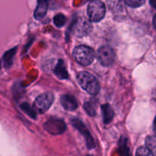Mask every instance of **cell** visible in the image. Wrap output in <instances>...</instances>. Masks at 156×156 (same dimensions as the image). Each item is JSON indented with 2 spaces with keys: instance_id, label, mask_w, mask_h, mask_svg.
<instances>
[{
  "instance_id": "cell-17",
  "label": "cell",
  "mask_w": 156,
  "mask_h": 156,
  "mask_svg": "<svg viewBox=\"0 0 156 156\" xmlns=\"http://www.w3.org/2000/svg\"><path fill=\"white\" fill-rule=\"evenodd\" d=\"M20 107H21V110H23V111H24V113H26L27 115L30 116L31 118L33 119L36 118V113H35V111H34L33 108H30V106L28 105V104L24 102V103L21 104Z\"/></svg>"
},
{
  "instance_id": "cell-13",
  "label": "cell",
  "mask_w": 156,
  "mask_h": 156,
  "mask_svg": "<svg viewBox=\"0 0 156 156\" xmlns=\"http://www.w3.org/2000/svg\"><path fill=\"white\" fill-rule=\"evenodd\" d=\"M16 51L17 47H14V48L8 50L3 55V63H4V66L5 68L8 69L12 66V62H13V58L16 53Z\"/></svg>"
},
{
  "instance_id": "cell-7",
  "label": "cell",
  "mask_w": 156,
  "mask_h": 156,
  "mask_svg": "<svg viewBox=\"0 0 156 156\" xmlns=\"http://www.w3.org/2000/svg\"><path fill=\"white\" fill-rule=\"evenodd\" d=\"M73 26L75 32L78 37H84L89 34L92 30V25L91 22L85 18H78L76 21H73Z\"/></svg>"
},
{
  "instance_id": "cell-19",
  "label": "cell",
  "mask_w": 156,
  "mask_h": 156,
  "mask_svg": "<svg viewBox=\"0 0 156 156\" xmlns=\"http://www.w3.org/2000/svg\"><path fill=\"white\" fill-rule=\"evenodd\" d=\"M128 6L132 8H139L145 4L146 0H124Z\"/></svg>"
},
{
  "instance_id": "cell-4",
  "label": "cell",
  "mask_w": 156,
  "mask_h": 156,
  "mask_svg": "<svg viewBox=\"0 0 156 156\" xmlns=\"http://www.w3.org/2000/svg\"><path fill=\"white\" fill-rule=\"evenodd\" d=\"M54 101V95L52 92H46L41 94L34 102L32 108L36 114H43L47 112Z\"/></svg>"
},
{
  "instance_id": "cell-16",
  "label": "cell",
  "mask_w": 156,
  "mask_h": 156,
  "mask_svg": "<svg viewBox=\"0 0 156 156\" xmlns=\"http://www.w3.org/2000/svg\"><path fill=\"white\" fill-rule=\"evenodd\" d=\"M66 21V18L65 15L62 13H59L56 15L53 18V22L54 24L57 27H62L65 25Z\"/></svg>"
},
{
  "instance_id": "cell-10",
  "label": "cell",
  "mask_w": 156,
  "mask_h": 156,
  "mask_svg": "<svg viewBox=\"0 0 156 156\" xmlns=\"http://www.w3.org/2000/svg\"><path fill=\"white\" fill-rule=\"evenodd\" d=\"M48 10V1L47 0H37V5L34 13V16L37 20H41L44 18Z\"/></svg>"
},
{
  "instance_id": "cell-12",
  "label": "cell",
  "mask_w": 156,
  "mask_h": 156,
  "mask_svg": "<svg viewBox=\"0 0 156 156\" xmlns=\"http://www.w3.org/2000/svg\"><path fill=\"white\" fill-rule=\"evenodd\" d=\"M101 111L103 113V120L105 124H109L112 121L114 117V112L109 104H105L101 106Z\"/></svg>"
},
{
  "instance_id": "cell-8",
  "label": "cell",
  "mask_w": 156,
  "mask_h": 156,
  "mask_svg": "<svg viewBox=\"0 0 156 156\" xmlns=\"http://www.w3.org/2000/svg\"><path fill=\"white\" fill-rule=\"evenodd\" d=\"M71 123L72 124H73V126H74L76 129H78V130L84 136V137H85V141H86L88 149H91L94 148V140H93L92 136H91V135L90 134L89 131L87 129L85 125L84 124L82 121H80L79 119H73V120H72Z\"/></svg>"
},
{
  "instance_id": "cell-2",
  "label": "cell",
  "mask_w": 156,
  "mask_h": 156,
  "mask_svg": "<svg viewBox=\"0 0 156 156\" xmlns=\"http://www.w3.org/2000/svg\"><path fill=\"white\" fill-rule=\"evenodd\" d=\"M73 58L75 60L82 66H88L94 61L95 58V53L93 49L85 45H80L76 47L73 50Z\"/></svg>"
},
{
  "instance_id": "cell-18",
  "label": "cell",
  "mask_w": 156,
  "mask_h": 156,
  "mask_svg": "<svg viewBox=\"0 0 156 156\" xmlns=\"http://www.w3.org/2000/svg\"><path fill=\"white\" fill-rule=\"evenodd\" d=\"M146 147L150 150V152L155 155V139L153 136H148L146 140Z\"/></svg>"
},
{
  "instance_id": "cell-11",
  "label": "cell",
  "mask_w": 156,
  "mask_h": 156,
  "mask_svg": "<svg viewBox=\"0 0 156 156\" xmlns=\"http://www.w3.org/2000/svg\"><path fill=\"white\" fill-rule=\"evenodd\" d=\"M54 74L59 79H66L69 78V73L67 72L65 62L62 59L58 60L57 64L54 68Z\"/></svg>"
},
{
  "instance_id": "cell-15",
  "label": "cell",
  "mask_w": 156,
  "mask_h": 156,
  "mask_svg": "<svg viewBox=\"0 0 156 156\" xmlns=\"http://www.w3.org/2000/svg\"><path fill=\"white\" fill-rule=\"evenodd\" d=\"M119 149L121 155H129V148L127 146V138L122 137L119 141Z\"/></svg>"
},
{
  "instance_id": "cell-6",
  "label": "cell",
  "mask_w": 156,
  "mask_h": 156,
  "mask_svg": "<svg viewBox=\"0 0 156 156\" xmlns=\"http://www.w3.org/2000/svg\"><path fill=\"white\" fill-rule=\"evenodd\" d=\"M98 57L99 61L104 66H109L112 65L115 59L114 52L111 47L103 46L98 50Z\"/></svg>"
},
{
  "instance_id": "cell-21",
  "label": "cell",
  "mask_w": 156,
  "mask_h": 156,
  "mask_svg": "<svg viewBox=\"0 0 156 156\" xmlns=\"http://www.w3.org/2000/svg\"><path fill=\"white\" fill-rule=\"evenodd\" d=\"M2 68V62H1V60H0V69H1Z\"/></svg>"
},
{
  "instance_id": "cell-5",
  "label": "cell",
  "mask_w": 156,
  "mask_h": 156,
  "mask_svg": "<svg viewBox=\"0 0 156 156\" xmlns=\"http://www.w3.org/2000/svg\"><path fill=\"white\" fill-rule=\"evenodd\" d=\"M44 128L49 133L56 136L63 133L66 129V126L61 119L52 118L44 123Z\"/></svg>"
},
{
  "instance_id": "cell-9",
  "label": "cell",
  "mask_w": 156,
  "mask_h": 156,
  "mask_svg": "<svg viewBox=\"0 0 156 156\" xmlns=\"http://www.w3.org/2000/svg\"><path fill=\"white\" fill-rule=\"evenodd\" d=\"M60 102L64 109L66 111H73L78 108L77 100L71 94H63L61 96Z\"/></svg>"
},
{
  "instance_id": "cell-20",
  "label": "cell",
  "mask_w": 156,
  "mask_h": 156,
  "mask_svg": "<svg viewBox=\"0 0 156 156\" xmlns=\"http://www.w3.org/2000/svg\"><path fill=\"white\" fill-rule=\"evenodd\" d=\"M136 155L139 156H149V155H153V154L150 152L147 147H144V146H140L136 150Z\"/></svg>"
},
{
  "instance_id": "cell-3",
  "label": "cell",
  "mask_w": 156,
  "mask_h": 156,
  "mask_svg": "<svg viewBox=\"0 0 156 156\" xmlns=\"http://www.w3.org/2000/svg\"><path fill=\"white\" fill-rule=\"evenodd\" d=\"M106 13L105 5L99 0H92L87 8V14L88 18L92 22H98L101 21Z\"/></svg>"
},
{
  "instance_id": "cell-1",
  "label": "cell",
  "mask_w": 156,
  "mask_h": 156,
  "mask_svg": "<svg viewBox=\"0 0 156 156\" xmlns=\"http://www.w3.org/2000/svg\"><path fill=\"white\" fill-rule=\"evenodd\" d=\"M79 85L91 95H96L100 91V84L93 75L87 72H80L77 75Z\"/></svg>"
},
{
  "instance_id": "cell-14",
  "label": "cell",
  "mask_w": 156,
  "mask_h": 156,
  "mask_svg": "<svg viewBox=\"0 0 156 156\" xmlns=\"http://www.w3.org/2000/svg\"><path fill=\"white\" fill-rule=\"evenodd\" d=\"M84 109L89 116H91V117L95 116L96 111H97V102H96V101L94 99H91L89 101L85 102Z\"/></svg>"
}]
</instances>
